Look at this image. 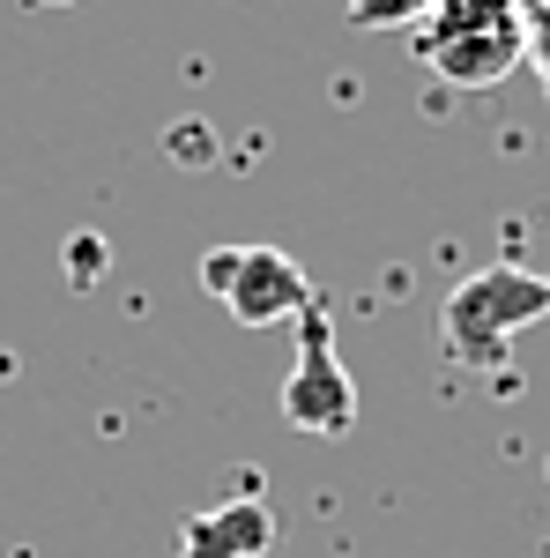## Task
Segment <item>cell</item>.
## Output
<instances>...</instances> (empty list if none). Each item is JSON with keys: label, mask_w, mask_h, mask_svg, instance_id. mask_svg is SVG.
I'll list each match as a JSON object with an SVG mask.
<instances>
[{"label": "cell", "mask_w": 550, "mask_h": 558, "mask_svg": "<svg viewBox=\"0 0 550 558\" xmlns=\"http://www.w3.org/2000/svg\"><path fill=\"white\" fill-rule=\"evenodd\" d=\"M417 60L447 89H499L528 60V8L521 0H439L417 23Z\"/></svg>", "instance_id": "obj_1"}, {"label": "cell", "mask_w": 550, "mask_h": 558, "mask_svg": "<svg viewBox=\"0 0 550 558\" xmlns=\"http://www.w3.org/2000/svg\"><path fill=\"white\" fill-rule=\"evenodd\" d=\"M550 313V268H513V260H491L462 276L447 305H439V336H447V357L454 365H506V350L521 328H536Z\"/></svg>", "instance_id": "obj_2"}, {"label": "cell", "mask_w": 550, "mask_h": 558, "mask_svg": "<svg viewBox=\"0 0 550 558\" xmlns=\"http://www.w3.org/2000/svg\"><path fill=\"white\" fill-rule=\"evenodd\" d=\"M283 425L305 432V439H342L357 425V380L342 373L328 305H313L297 320V357H291V380H283Z\"/></svg>", "instance_id": "obj_3"}, {"label": "cell", "mask_w": 550, "mask_h": 558, "mask_svg": "<svg viewBox=\"0 0 550 558\" xmlns=\"http://www.w3.org/2000/svg\"><path fill=\"white\" fill-rule=\"evenodd\" d=\"M223 305H231V320H246V328H276V320H305V313L320 305V291H313V276H305L283 246H239L231 283H223Z\"/></svg>", "instance_id": "obj_4"}, {"label": "cell", "mask_w": 550, "mask_h": 558, "mask_svg": "<svg viewBox=\"0 0 550 558\" xmlns=\"http://www.w3.org/2000/svg\"><path fill=\"white\" fill-rule=\"evenodd\" d=\"M260 551H276V507L260 492L179 521V558H260Z\"/></svg>", "instance_id": "obj_5"}, {"label": "cell", "mask_w": 550, "mask_h": 558, "mask_svg": "<svg viewBox=\"0 0 550 558\" xmlns=\"http://www.w3.org/2000/svg\"><path fill=\"white\" fill-rule=\"evenodd\" d=\"M431 8L439 0H350V23H365V31H410Z\"/></svg>", "instance_id": "obj_6"}, {"label": "cell", "mask_w": 550, "mask_h": 558, "mask_svg": "<svg viewBox=\"0 0 550 558\" xmlns=\"http://www.w3.org/2000/svg\"><path fill=\"white\" fill-rule=\"evenodd\" d=\"M528 60L543 68V83H550V0H543V8H528Z\"/></svg>", "instance_id": "obj_7"}, {"label": "cell", "mask_w": 550, "mask_h": 558, "mask_svg": "<svg viewBox=\"0 0 550 558\" xmlns=\"http://www.w3.org/2000/svg\"><path fill=\"white\" fill-rule=\"evenodd\" d=\"M231 260H239V246H216V254L201 260V291H209V299H223V283H231Z\"/></svg>", "instance_id": "obj_8"}, {"label": "cell", "mask_w": 550, "mask_h": 558, "mask_svg": "<svg viewBox=\"0 0 550 558\" xmlns=\"http://www.w3.org/2000/svg\"><path fill=\"white\" fill-rule=\"evenodd\" d=\"M45 8H75V0H45Z\"/></svg>", "instance_id": "obj_9"}]
</instances>
